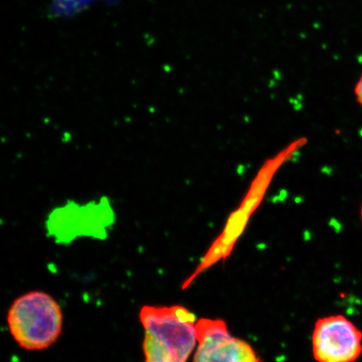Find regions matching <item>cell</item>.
Here are the masks:
<instances>
[{"instance_id":"obj_7","label":"cell","mask_w":362,"mask_h":362,"mask_svg":"<svg viewBox=\"0 0 362 362\" xmlns=\"http://www.w3.org/2000/svg\"><path fill=\"white\" fill-rule=\"evenodd\" d=\"M361 221H362V205H361Z\"/></svg>"},{"instance_id":"obj_6","label":"cell","mask_w":362,"mask_h":362,"mask_svg":"<svg viewBox=\"0 0 362 362\" xmlns=\"http://www.w3.org/2000/svg\"><path fill=\"white\" fill-rule=\"evenodd\" d=\"M355 92L357 102L361 104V106L362 107V75H361L360 79H359L357 83L355 85Z\"/></svg>"},{"instance_id":"obj_1","label":"cell","mask_w":362,"mask_h":362,"mask_svg":"<svg viewBox=\"0 0 362 362\" xmlns=\"http://www.w3.org/2000/svg\"><path fill=\"white\" fill-rule=\"evenodd\" d=\"M144 362H187L197 343L195 314L185 307L144 306Z\"/></svg>"},{"instance_id":"obj_2","label":"cell","mask_w":362,"mask_h":362,"mask_svg":"<svg viewBox=\"0 0 362 362\" xmlns=\"http://www.w3.org/2000/svg\"><path fill=\"white\" fill-rule=\"evenodd\" d=\"M7 319L14 340L29 350H44L52 345L60 335L63 324L59 303L41 291H32L16 298Z\"/></svg>"},{"instance_id":"obj_5","label":"cell","mask_w":362,"mask_h":362,"mask_svg":"<svg viewBox=\"0 0 362 362\" xmlns=\"http://www.w3.org/2000/svg\"><path fill=\"white\" fill-rule=\"evenodd\" d=\"M197 348L193 362H260L246 341L233 337L221 319H201L195 323Z\"/></svg>"},{"instance_id":"obj_3","label":"cell","mask_w":362,"mask_h":362,"mask_svg":"<svg viewBox=\"0 0 362 362\" xmlns=\"http://www.w3.org/2000/svg\"><path fill=\"white\" fill-rule=\"evenodd\" d=\"M114 221V211L107 198L86 204L75 202L55 209L47 220L49 235L59 242H70L80 236L104 238Z\"/></svg>"},{"instance_id":"obj_4","label":"cell","mask_w":362,"mask_h":362,"mask_svg":"<svg viewBox=\"0 0 362 362\" xmlns=\"http://www.w3.org/2000/svg\"><path fill=\"white\" fill-rule=\"evenodd\" d=\"M318 362H355L362 355V331L341 314L320 318L312 334Z\"/></svg>"}]
</instances>
